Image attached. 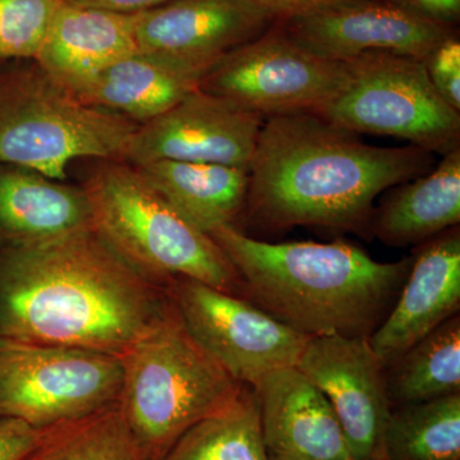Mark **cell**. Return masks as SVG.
Listing matches in <instances>:
<instances>
[{"label": "cell", "instance_id": "cell-9", "mask_svg": "<svg viewBox=\"0 0 460 460\" xmlns=\"http://www.w3.org/2000/svg\"><path fill=\"white\" fill-rule=\"evenodd\" d=\"M349 71V60L311 53L277 21L255 40L220 58L199 90L268 118L316 111L343 86Z\"/></svg>", "mask_w": 460, "mask_h": 460}, {"label": "cell", "instance_id": "cell-26", "mask_svg": "<svg viewBox=\"0 0 460 460\" xmlns=\"http://www.w3.org/2000/svg\"><path fill=\"white\" fill-rule=\"evenodd\" d=\"M62 0H0V60H35Z\"/></svg>", "mask_w": 460, "mask_h": 460}, {"label": "cell", "instance_id": "cell-19", "mask_svg": "<svg viewBox=\"0 0 460 460\" xmlns=\"http://www.w3.org/2000/svg\"><path fill=\"white\" fill-rule=\"evenodd\" d=\"M87 229L93 211L83 187L0 164V244L36 243Z\"/></svg>", "mask_w": 460, "mask_h": 460}, {"label": "cell", "instance_id": "cell-15", "mask_svg": "<svg viewBox=\"0 0 460 460\" xmlns=\"http://www.w3.org/2000/svg\"><path fill=\"white\" fill-rule=\"evenodd\" d=\"M460 313V228L422 242L392 311L371 335L384 365Z\"/></svg>", "mask_w": 460, "mask_h": 460}, {"label": "cell", "instance_id": "cell-5", "mask_svg": "<svg viewBox=\"0 0 460 460\" xmlns=\"http://www.w3.org/2000/svg\"><path fill=\"white\" fill-rule=\"evenodd\" d=\"M83 189L93 229L142 277L162 288L174 278H190L241 296V279L222 248L184 219L136 166L102 160Z\"/></svg>", "mask_w": 460, "mask_h": 460}, {"label": "cell", "instance_id": "cell-8", "mask_svg": "<svg viewBox=\"0 0 460 460\" xmlns=\"http://www.w3.org/2000/svg\"><path fill=\"white\" fill-rule=\"evenodd\" d=\"M119 357L71 347L20 345L0 352V419L50 429L119 404Z\"/></svg>", "mask_w": 460, "mask_h": 460}, {"label": "cell", "instance_id": "cell-23", "mask_svg": "<svg viewBox=\"0 0 460 460\" xmlns=\"http://www.w3.org/2000/svg\"><path fill=\"white\" fill-rule=\"evenodd\" d=\"M384 460H460V393L392 408Z\"/></svg>", "mask_w": 460, "mask_h": 460}, {"label": "cell", "instance_id": "cell-31", "mask_svg": "<svg viewBox=\"0 0 460 460\" xmlns=\"http://www.w3.org/2000/svg\"><path fill=\"white\" fill-rule=\"evenodd\" d=\"M266 11L274 14L278 20L299 16L308 12L335 4L341 0H250Z\"/></svg>", "mask_w": 460, "mask_h": 460}, {"label": "cell", "instance_id": "cell-21", "mask_svg": "<svg viewBox=\"0 0 460 460\" xmlns=\"http://www.w3.org/2000/svg\"><path fill=\"white\" fill-rule=\"evenodd\" d=\"M136 168L184 219L206 234L241 222L248 190L244 169L175 160Z\"/></svg>", "mask_w": 460, "mask_h": 460}, {"label": "cell", "instance_id": "cell-25", "mask_svg": "<svg viewBox=\"0 0 460 460\" xmlns=\"http://www.w3.org/2000/svg\"><path fill=\"white\" fill-rule=\"evenodd\" d=\"M22 460H145L119 404L48 429Z\"/></svg>", "mask_w": 460, "mask_h": 460}, {"label": "cell", "instance_id": "cell-24", "mask_svg": "<svg viewBox=\"0 0 460 460\" xmlns=\"http://www.w3.org/2000/svg\"><path fill=\"white\" fill-rule=\"evenodd\" d=\"M159 460H269L252 387L184 432Z\"/></svg>", "mask_w": 460, "mask_h": 460}, {"label": "cell", "instance_id": "cell-10", "mask_svg": "<svg viewBox=\"0 0 460 460\" xmlns=\"http://www.w3.org/2000/svg\"><path fill=\"white\" fill-rule=\"evenodd\" d=\"M165 292L190 335L242 385L296 367L310 339L247 299L202 281L174 278Z\"/></svg>", "mask_w": 460, "mask_h": 460}, {"label": "cell", "instance_id": "cell-14", "mask_svg": "<svg viewBox=\"0 0 460 460\" xmlns=\"http://www.w3.org/2000/svg\"><path fill=\"white\" fill-rule=\"evenodd\" d=\"M277 21L250 0H171L136 14V36L138 50L164 51L210 69Z\"/></svg>", "mask_w": 460, "mask_h": 460}, {"label": "cell", "instance_id": "cell-32", "mask_svg": "<svg viewBox=\"0 0 460 460\" xmlns=\"http://www.w3.org/2000/svg\"><path fill=\"white\" fill-rule=\"evenodd\" d=\"M20 347V344L12 343V341H5V339L0 338V352L3 350L11 349V348Z\"/></svg>", "mask_w": 460, "mask_h": 460}, {"label": "cell", "instance_id": "cell-29", "mask_svg": "<svg viewBox=\"0 0 460 460\" xmlns=\"http://www.w3.org/2000/svg\"><path fill=\"white\" fill-rule=\"evenodd\" d=\"M419 16L454 27L460 18V0H394Z\"/></svg>", "mask_w": 460, "mask_h": 460}, {"label": "cell", "instance_id": "cell-13", "mask_svg": "<svg viewBox=\"0 0 460 460\" xmlns=\"http://www.w3.org/2000/svg\"><path fill=\"white\" fill-rule=\"evenodd\" d=\"M278 23L305 49L341 62L368 51L425 60L456 33L454 27L426 20L394 0H341Z\"/></svg>", "mask_w": 460, "mask_h": 460}, {"label": "cell", "instance_id": "cell-7", "mask_svg": "<svg viewBox=\"0 0 460 460\" xmlns=\"http://www.w3.org/2000/svg\"><path fill=\"white\" fill-rule=\"evenodd\" d=\"M349 63L343 86L313 113L356 135L402 138L431 154L460 147V111L436 91L425 60L368 51Z\"/></svg>", "mask_w": 460, "mask_h": 460}, {"label": "cell", "instance_id": "cell-28", "mask_svg": "<svg viewBox=\"0 0 460 460\" xmlns=\"http://www.w3.org/2000/svg\"><path fill=\"white\" fill-rule=\"evenodd\" d=\"M48 429H36L17 419H0V460H22L40 443Z\"/></svg>", "mask_w": 460, "mask_h": 460}, {"label": "cell", "instance_id": "cell-6", "mask_svg": "<svg viewBox=\"0 0 460 460\" xmlns=\"http://www.w3.org/2000/svg\"><path fill=\"white\" fill-rule=\"evenodd\" d=\"M137 127L78 102L36 63L0 72V164L65 181L75 159L120 162Z\"/></svg>", "mask_w": 460, "mask_h": 460}, {"label": "cell", "instance_id": "cell-18", "mask_svg": "<svg viewBox=\"0 0 460 460\" xmlns=\"http://www.w3.org/2000/svg\"><path fill=\"white\" fill-rule=\"evenodd\" d=\"M208 72L164 51L137 50L96 75L75 99L146 123L199 89Z\"/></svg>", "mask_w": 460, "mask_h": 460}, {"label": "cell", "instance_id": "cell-33", "mask_svg": "<svg viewBox=\"0 0 460 460\" xmlns=\"http://www.w3.org/2000/svg\"><path fill=\"white\" fill-rule=\"evenodd\" d=\"M349 460H354V459H349Z\"/></svg>", "mask_w": 460, "mask_h": 460}, {"label": "cell", "instance_id": "cell-3", "mask_svg": "<svg viewBox=\"0 0 460 460\" xmlns=\"http://www.w3.org/2000/svg\"><path fill=\"white\" fill-rule=\"evenodd\" d=\"M234 266L242 298L307 337L366 338L392 311L411 268L338 239L270 243L234 226L210 233Z\"/></svg>", "mask_w": 460, "mask_h": 460}, {"label": "cell", "instance_id": "cell-16", "mask_svg": "<svg viewBox=\"0 0 460 460\" xmlns=\"http://www.w3.org/2000/svg\"><path fill=\"white\" fill-rule=\"evenodd\" d=\"M252 390L269 460L353 459L328 399L298 368L272 371Z\"/></svg>", "mask_w": 460, "mask_h": 460}, {"label": "cell", "instance_id": "cell-2", "mask_svg": "<svg viewBox=\"0 0 460 460\" xmlns=\"http://www.w3.org/2000/svg\"><path fill=\"white\" fill-rule=\"evenodd\" d=\"M432 165L429 151L363 144L313 111L272 115L248 165L241 220L259 233L311 226L370 238L375 199Z\"/></svg>", "mask_w": 460, "mask_h": 460}, {"label": "cell", "instance_id": "cell-17", "mask_svg": "<svg viewBox=\"0 0 460 460\" xmlns=\"http://www.w3.org/2000/svg\"><path fill=\"white\" fill-rule=\"evenodd\" d=\"M137 50L136 14L62 2L33 62L75 98L96 75Z\"/></svg>", "mask_w": 460, "mask_h": 460}, {"label": "cell", "instance_id": "cell-30", "mask_svg": "<svg viewBox=\"0 0 460 460\" xmlns=\"http://www.w3.org/2000/svg\"><path fill=\"white\" fill-rule=\"evenodd\" d=\"M77 7L100 9L113 13L138 14L165 4L171 0H62Z\"/></svg>", "mask_w": 460, "mask_h": 460}, {"label": "cell", "instance_id": "cell-27", "mask_svg": "<svg viewBox=\"0 0 460 460\" xmlns=\"http://www.w3.org/2000/svg\"><path fill=\"white\" fill-rule=\"evenodd\" d=\"M426 71L436 91L460 111V41L453 33L425 59Z\"/></svg>", "mask_w": 460, "mask_h": 460}, {"label": "cell", "instance_id": "cell-12", "mask_svg": "<svg viewBox=\"0 0 460 460\" xmlns=\"http://www.w3.org/2000/svg\"><path fill=\"white\" fill-rule=\"evenodd\" d=\"M296 367L319 387L354 460H384L389 420L384 363L366 338L310 337Z\"/></svg>", "mask_w": 460, "mask_h": 460}, {"label": "cell", "instance_id": "cell-11", "mask_svg": "<svg viewBox=\"0 0 460 460\" xmlns=\"http://www.w3.org/2000/svg\"><path fill=\"white\" fill-rule=\"evenodd\" d=\"M265 118L195 90L174 107L138 124L122 160L133 166L175 160L248 171Z\"/></svg>", "mask_w": 460, "mask_h": 460}, {"label": "cell", "instance_id": "cell-1", "mask_svg": "<svg viewBox=\"0 0 460 460\" xmlns=\"http://www.w3.org/2000/svg\"><path fill=\"white\" fill-rule=\"evenodd\" d=\"M168 299L93 229L0 244V338L12 343L122 357Z\"/></svg>", "mask_w": 460, "mask_h": 460}, {"label": "cell", "instance_id": "cell-20", "mask_svg": "<svg viewBox=\"0 0 460 460\" xmlns=\"http://www.w3.org/2000/svg\"><path fill=\"white\" fill-rule=\"evenodd\" d=\"M374 208L370 238L417 246L460 223V147L416 180L392 187Z\"/></svg>", "mask_w": 460, "mask_h": 460}, {"label": "cell", "instance_id": "cell-4", "mask_svg": "<svg viewBox=\"0 0 460 460\" xmlns=\"http://www.w3.org/2000/svg\"><path fill=\"white\" fill-rule=\"evenodd\" d=\"M119 358V410L145 460L162 458L184 432L228 407L246 386L190 335L171 298Z\"/></svg>", "mask_w": 460, "mask_h": 460}, {"label": "cell", "instance_id": "cell-22", "mask_svg": "<svg viewBox=\"0 0 460 460\" xmlns=\"http://www.w3.org/2000/svg\"><path fill=\"white\" fill-rule=\"evenodd\" d=\"M390 407L460 393V314L384 365Z\"/></svg>", "mask_w": 460, "mask_h": 460}]
</instances>
